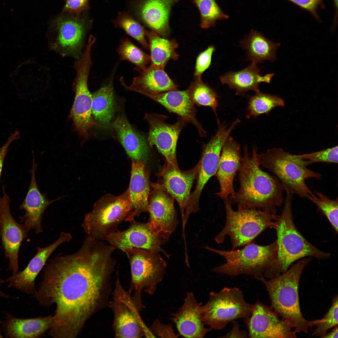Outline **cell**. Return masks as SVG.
Listing matches in <instances>:
<instances>
[{
    "mask_svg": "<svg viewBox=\"0 0 338 338\" xmlns=\"http://www.w3.org/2000/svg\"><path fill=\"white\" fill-rule=\"evenodd\" d=\"M233 327L231 330L221 338H248V333L244 330H240L239 325L237 321L233 322Z\"/></svg>",
    "mask_w": 338,
    "mask_h": 338,
    "instance_id": "cell-48",
    "label": "cell"
},
{
    "mask_svg": "<svg viewBox=\"0 0 338 338\" xmlns=\"http://www.w3.org/2000/svg\"><path fill=\"white\" fill-rule=\"evenodd\" d=\"M117 51L121 60L131 62L141 71L147 67L151 60L150 56L137 47L127 38L121 41Z\"/></svg>",
    "mask_w": 338,
    "mask_h": 338,
    "instance_id": "cell-39",
    "label": "cell"
},
{
    "mask_svg": "<svg viewBox=\"0 0 338 338\" xmlns=\"http://www.w3.org/2000/svg\"><path fill=\"white\" fill-rule=\"evenodd\" d=\"M53 25L51 49L62 56L79 59L88 28L86 20L79 15L62 13Z\"/></svg>",
    "mask_w": 338,
    "mask_h": 338,
    "instance_id": "cell-13",
    "label": "cell"
},
{
    "mask_svg": "<svg viewBox=\"0 0 338 338\" xmlns=\"http://www.w3.org/2000/svg\"><path fill=\"white\" fill-rule=\"evenodd\" d=\"M113 300L108 306L114 314L113 327L116 338H140L144 336L154 337L145 325L140 313L144 308L141 295L132 294L122 286L117 276L113 292Z\"/></svg>",
    "mask_w": 338,
    "mask_h": 338,
    "instance_id": "cell-9",
    "label": "cell"
},
{
    "mask_svg": "<svg viewBox=\"0 0 338 338\" xmlns=\"http://www.w3.org/2000/svg\"><path fill=\"white\" fill-rule=\"evenodd\" d=\"M338 146L310 153L296 155L303 159L308 160L313 163L317 162L336 163L338 162Z\"/></svg>",
    "mask_w": 338,
    "mask_h": 338,
    "instance_id": "cell-42",
    "label": "cell"
},
{
    "mask_svg": "<svg viewBox=\"0 0 338 338\" xmlns=\"http://www.w3.org/2000/svg\"><path fill=\"white\" fill-rule=\"evenodd\" d=\"M131 210L129 191L115 196L106 194L95 203L92 210L85 214L82 224L87 237L103 240L117 230Z\"/></svg>",
    "mask_w": 338,
    "mask_h": 338,
    "instance_id": "cell-8",
    "label": "cell"
},
{
    "mask_svg": "<svg viewBox=\"0 0 338 338\" xmlns=\"http://www.w3.org/2000/svg\"><path fill=\"white\" fill-rule=\"evenodd\" d=\"M6 282V280H4L2 278H0V298L8 299L9 297V295L3 292L1 290V287L2 284Z\"/></svg>",
    "mask_w": 338,
    "mask_h": 338,
    "instance_id": "cell-50",
    "label": "cell"
},
{
    "mask_svg": "<svg viewBox=\"0 0 338 338\" xmlns=\"http://www.w3.org/2000/svg\"><path fill=\"white\" fill-rule=\"evenodd\" d=\"M89 0H66L62 13L79 15L89 8Z\"/></svg>",
    "mask_w": 338,
    "mask_h": 338,
    "instance_id": "cell-45",
    "label": "cell"
},
{
    "mask_svg": "<svg viewBox=\"0 0 338 338\" xmlns=\"http://www.w3.org/2000/svg\"><path fill=\"white\" fill-rule=\"evenodd\" d=\"M37 164L34 156L32 168L29 171L31 179L28 190L19 209L25 211V213L19 217L20 223L23 224L29 230H34L36 234L43 231L41 221L44 213L49 206L53 202L62 198L59 197L53 200H49L45 194L39 191L36 180Z\"/></svg>",
    "mask_w": 338,
    "mask_h": 338,
    "instance_id": "cell-23",
    "label": "cell"
},
{
    "mask_svg": "<svg viewBox=\"0 0 338 338\" xmlns=\"http://www.w3.org/2000/svg\"><path fill=\"white\" fill-rule=\"evenodd\" d=\"M198 302L192 292L187 293L182 305L170 319L174 323L180 335L186 338H202L212 329L206 328L201 319Z\"/></svg>",
    "mask_w": 338,
    "mask_h": 338,
    "instance_id": "cell-24",
    "label": "cell"
},
{
    "mask_svg": "<svg viewBox=\"0 0 338 338\" xmlns=\"http://www.w3.org/2000/svg\"><path fill=\"white\" fill-rule=\"evenodd\" d=\"M215 50L213 46H210L198 55L196 60L194 73L196 77L201 76L204 72L209 67L213 54Z\"/></svg>",
    "mask_w": 338,
    "mask_h": 338,
    "instance_id": "cell-43",
    "label": "cell"
},
{
    "mask_svg": "<svg viewBox=\"0 0 338 338\" xmlns=\"http://www.w3.org/2000/svg\"><path fill=\"white\" fill-rule=\"evenodd\" d=\"M3 196L0 198V236L5 258L9 260L8 271H19L18 258L20 246L29 231L23 224L17 223L10 211V199L3 187Z\"/></svg>",
    "mask_w": 338,
    "mask_h": 338,
    "instance_id": "cell-16",
    "label": "cell"
},
{
    "mask_svg": "<svg viewBox=\"0 0 338 338\" xmlns=\"http://www.w3.org/2000/svg\"><path fill=\"white\" fill-rule=\"evenodd\" d=\"M225 204L226 221L224 227L215 238L218 243H223L227 236L231 240L232 250L253 242L268 228H272L278 216L257 209L238 208L234 211L229 198L223 200Z\"/></svg>",
    "mask_w": 338,
    "mask_h": 338,
    "instance_id": "cell-7",
    "label": "cell"
},
{
    "mask_svg": "<svg viewBox=\"0 0 338 338\" xmlns=\"http://www.w3.org/2000/svg\"><path fill=\"white\" fill-rule=\"evenodd\" d=\"M20 137L19 132L16 131L14 133L11 134L5 143L0 148V180L2 172L3 164L8 148L14 141L18 139Z\"/></svg>",
    "mask_w": 338,
    "mask_h": 338,
    "instance_id": "cell-47",
    "label": "cell"
},
{
    "mask_svg": "<svg viewBox=\"0 0 338 338\" xmlns=\"http://www.w3.org/2000/svg\"><path fill=\"white\" fill-rule=\"evenodd\" d=\"M284 106V100L279 96L260 91L256 92L255 95L249 96L247 118L252 116L256 118L263 114L268 115L274 108Z\"/></svg>",
    "mask_w": 338,
    "mask_h": 338,
    "instance_id": "cell-36",
    "label": "cell"
},
{
    "mask_svg": "<svg viewBox=\"0 0 338 338\" xmlns=\"http://www.w3.org/2000/svg\"><path fill=\"white\" fill-rule=\"evenodd\" d=\"M143 95L161 105L170 112L177 115L186 123L193 124L197 128L201 137L206 136V131L196 118L197 110L190 98L187 89Z\"/></svg>",
    "mask_w": 338,
    "mask_h": 338,
    "instance_id": "cell-25",
    "label": "cell"
},
{
    "mask_svg": "<svg viewBox=\"0 0 338 338\" xmlns=\"http://www.w3.org/2000/svg\"><path fill=\"white\" fill-rule=\"evenodd\" d=\"M260 165L272 172L286 193L309 199L315 194L306 183L309 178L320 180L321 175L307 167L313 163L302 159L280 148H273L258 154Z\"/></svg>",
    "mask_w": 338,
    "mask_h": 338,
    "instance_id": "cell-5",
    "label": "cell"
},
{
    "mask_svg": "<svg viewBox=\"0 0 338 338\" xmlns=\"http://www.w3.org/2000/svg\"><path fill=\"white\" fill-rule=\"evenodd\" d=\"M91 65V59L87 56L82 57L74 64L77 73L73 83L75 96L70 117L75 130L85 139L88 137L91 128L96 125L91 112L92 95L88 84Z\"/></svg>",
    "mask_w": 338,
    "mask_h": 338,
    "instance_id": "cell-12",
    "label": "cell"
},
{
    "mask_svg": "<svg viewBox=\"0 0 338 338\" xmlns=\"http://www.w3.org/2000/svg\"><path fill=\"white\" fill-rule=\"evenodd\" d=\"M131 180L128 188L130 211L125 220L130 222L144 212H147L151 183L144 163L132 161Z\"/></svg>",
    "mask_w": 338,
    "mask_h": 338,
    "instance_id": "cell-26",
    "label": "cell"
},
{
    "mask_svg": "<svg viewBox=\"0 0 338 338\" xmlns=\"http://www.w3.org/2000/svg\"><path fill=\"white\" fill-rule=\"evenodd\" d=\"M248 338H288L296 337L288 321L279 318L268 307L257 300L250 316L245 319Z\"/></svg>",
    "mask_w": 338,
    "mask_h": 338,
    "instance_id": "cell-18",
    "label": "cell"
},
{
    "mask_svg": "<svg viewBox=\"0 0 338 338\" xmlns=\"http://www.w3.org/2000/svg\"><path fill=\"white\" fill-rule=\"evenodd\" d=\"M321 337L322 338H338V326H335V328L329 333H326Z\"/></svg>",
    "mask_w": 338,
    "mask_h": 338,
    "instance_id": "cell-49",
    "label": "cell"
},
{
    "mask_svg": "<svg viewBox=\"0 0 338 338\" xmlns=\"http://www.w3.org/2000/svg\"><path fill=\"white\" fill-rule=\"evenodd\" d=\"M199 166V161L191 169L182 171L178 166L166 161L159 170L158 183L177 202L182 218L188 204L191 189L197 178Z\"/></svg>",
    "mask_w": 338,
    "mask_h": 338,
    "instance_id": "cell-20",
    "label": "cell"
},
{
    "mask_svg": "<svg viewBox=\"0 0 338 338\" xmlns=\"http://www.w3.org/2000/svg\"><path fill=\"white\" fill-rule=\"evenodd\" d=\"M226 139L224 134L217 132L208 143L203 144L199 161L197 184L194 191L191 194L185 210V219L188 220L192 213H196L200 209L199 202L201 194L209 179L216 172L221 151Z\"/></svg>",
    "mask_w": 338,
    "mask_h": 338,
    "instance_id": "cell-19",
    "label": "cell"
},
{
    "mask_svg": "<svg viewBox=\"0 0 338 338\" xmlns=\"http://www.w3.org/2000/svg\"><path fill=\"white\" fill-rule=\"evenodd\" d=\"M253 305L246 301L239 289L225 287L210 293L208 301L200 308L201 320L212 329L222 330L230 322L249 317Z\"/></svg>",
    "mask_w": 338,
    "mask_h": 338,
    "instance_id": "cell-10",
    "label": "cell"
},
{
    "mask_svg": "<svg viewBox=\"0 0 338 338\" xmlns=\"http://www.w3.org/2000/svg\"><path fill=\"white\" fill-rule=\"evenodd\" d=\"M72 238L69 233L61 232L58 239L44 248H38L36 254L22 271L13 273L6 280L8 287H13L23 293L34 294L37 292L35 285L37 276L42 270L48 258L60 245L69 242Z\"/></svg>",
    "mask_w": 338,
    "mask_h": 338,
    "instance_id": "cell-21",
    "label": "cell"
},
{
    "mask_svg": "<svg viewBox=\"0 0 338 338\" xmlns=\"http://www.w3.org/2000/svg\"><path fill=\"white\" fill-rule=\"evenodd\" d=\"M126 229L117 231L106 237V241L115 249L124 252L134 248L145 249L156 253H163L169 258L170 255L162 246L167 241L154 232L148 223L139 222L135 220L129 222Z\"/></svg>",
    "mask_w": 338,
    "mask_h": 338,
    "instance_id": "cell-15",
    "label": "cell"
},
{
    "mask_svg": "<svg viewBox=\"0 0 338 338\" xmlns=\"http://www.w3.org/2000/svg\"><path fill=\"white\" fill-rule=\"evenodd\" d=\"M112 126L119 141L132 161L144 163L149 151L144 137L133 128L124 115L117 117Z\"/></svg>",
    "mask_w": 338,
    "mask_h": 338,
    "instance_id": "cell-30",
    "label": "cell"
},
{
    "mask_svg": "<svg viewBox=\"0 0 338 338\" xmlns=\"http://www.w3.org/2000/svg\"><path fill=\"white\" fill-rule=\"evenodd\" d=\"M177 0H143L138 14L145 24L162 37L169 33V18L172 5Z\"/></svg>",
    "mask_w": 338,
    "mask_h": 338,
    "instance_id": "cell-31",
    "label": "cell"
},
{
    "mask_svg": "<svg viewBox=\"0 0 338 338\" xmlns=\"http://www.w3.org/2000/svg\"><path fill=\"white\" fill-rule=\"evenodd\" d=\"M315 195L309 200L317 206L327 218L332 227L337 233L338 228V198L332 200L323 193L316 191Z\"/></svg>",
    "mask_w": 338,
    "mask_h": 338,
    "instance_id": "cell-40",
    "label": "cell"
},
{
    "mask_svg": "<svg viewBox=\"0 0 338 338\" xmlns=\"http://www.w3.org/2000/svg\"><path fill=\"white\" fill-rule=\"evenodd\" d=\"M261 69L257 64L252 63L247 67L237 71H231L219 77L223 85L227 84L230 89L236 91V95L244 96L245 93L253 90L256 93L260 91L259 84L262 82L271 83L273 73L262 76Z\"/></svg>",
    "mask_w": 338,
    "mask_h": 338,
    "instance_id": "cell-29",
    "label": "cell"
},
{
    "mask_svg": "<svg viewBox=\"0 0 338 338\" xmlns=\"http://www.w3.org/2000/svg\"><path fill=\"white\" fill-rule=\"evenodd\" d=\"M242 160L240 145L229 136L222 148L215 174L220 185V191L216 194L223 200L229 198L231 201L234 197V179Z\"/></svg>",
    "mask_w": 338,
    "mask_h": 338,
    "instance_id": "cell-22",
    "label": "cell"
},
{
    "mask_svg": "<svg viewBox=\"0 0 338 338\" xmlns=\"http://www.w3.org/2000/svg\"><path fill=\"white\" fill-rule=\"evenodd\" d=\"M168 117L155 113H146L144 118L149 126L147 141L151 146H155L165 158L166 161L178 166L176 147L179 135L186 122L179 117L172 124L166 122Z\"/></svg>",
    "mask_w": 338,
    "mask_h": 338,
    "instance_id": "cell-17",
    "label": "cell"
},
{
    "mask_svg": "<svg viewBox=\"0 0 338 338\" xmlns=\"http://www.w3.org/2000/svg\"><path fill=\"white\" fill-rule=\"evenodd\" d=\"M146 36L149 42L152 64L164 69L169 60L178 59L179 55L176 49L178 44L176 40L161 37L153 31H146Z\"/></svg>",
    "mask_w": 338,
    "mask_h": 338,
    "instance_id": "cell-33",
    "label": "cell"
},
{
    "mask_svg": "<svg viewBox=\"0 0 338 338\" xmlns=\"http://www.w3.org/2000/svg\"><path fill=\"white\" fill-rule=\"evenodd\" d=\"M206 249L223 257L226 262L213 269L218 273L230 276L246 274L260 281L264 274L276 260L278 250L276 240L267 245L253 242L240 249L224 250L205 246Z\"/></svg>",
    "mask_w": 338,
    "mask_h": 338,
    "instance_id": "cell-6",
    "label": "cell"
},
{
    "mask_svg": "<svg viewBox=\"0 0 338 338\" xmlns=\"http://www.w3.org/2000/svg\"><path fill=\"white\" fill-rule=\"evenodd\" d=\"M2 337H3V336H2V335L1 334V332H0V338H2Z\"/></svg>",
    "mask_w": 338,
    "mask_h": 338,
    "instance_id": "cell-51",
    "label": "cell"
},
{
    "mask_svg": "<svg viewBox=\"0 0 338 338\" xmlns=\"http://www.w3.org/2000/svg\"><path fill=\"white\" fill-rule=\"evenodd\" d=\"M194 1L200 13V26L202 28L208 29L214 27L217 21L229 18L223 11L216 0Z\"/></svg>",
    "mask_w": 338,
    "mask_h": 338,
    "instance_id": "cell-37",
    "label": "cell"
},
{
    "mask_svg": "<svg viewBox=\"0 0 338 338\" xmlns=\"http://www.w3.org/2000/svg\"><path fill=\"white\" fill-rule=\"evenodd\" d=\"M311 258L298 260L285 272L274 278L266 280L264 278L260 281L269 294L270 308L279 318L288 322L296 333H306L315 323V320L309 321L303 317L299 298L300 278Z\"/></svg>",
    "mask_w": 338,
    "mask_h": 338,
    "instance_id": "cell-4",
    "label": "cell"
},
{
    "mask_svg": "<svg viewBox=\"0 0 338 338\" xmlns=\"http://www.w3.org/2000/svg\"><path fill=\"white\" fill-rule=\"evenodd\" d=\"M190 98L195 105L210 107L215 113L217 119V108L218 105V93L208 84L204 83L201 76L196 77L187 89Z\"/></svg>",
    "mask_w": 338,
    "mask_h": 338,
    "instance_id": "cell-35",
    "label": "cell"
},
{
    "mask_svg": "<svg viewBox=\"0 0 338 338\" xmlns=\"http://www.w3.org/2000/svg\"><path fill=\"white\" fill-rule=\"evenodd\" d=\"M152 188L148 199L147 222L156 233L168 241L179 223L174 198L158 182L151 183Z\"/></svg>",
    "mask_w": 338,
    "mask_h": 338,
    "instance_id": "cell-14",
    "label": "cell"
},
{
    "mask_svg": "<svg viewBox=\"0 0 338 338\" xmlns=\"http://www.w3.org/2000/svg\"><path fill=\"white\" fill-rule=\"evenodd\" d=\"M257 149L253 146L252 155H250L247 146L243 147V156L238 171L240 187L231 202L237 203L238 208L258 209L276 214V208L284 202V190L276 177L260 168Z\"/></svg>",
    "mask_w": 338,
    "mask_h": 338,
    "instance_id": "cell-2",
    "label": "cell"
},
{
    "mask_svg": "<svg viewBox=\"0 0 338 338\" xmlns=\"http://www.w3.org/2000/svg\"><path fill=\"white\" fill-rule=\"evenodd\" d=\"M4 319L1 323L2 331L6 337L37 338L51 327L53 315L30 319L16 318L9 313H5Z\"/></svg>",
    "mask_w": 338,
    "mask_h": 338,
    "instance_id": "cell-28",
    "label": "cell"
},
{
    "mask_svg": "<svg viewBox=\"0 0 338 338\" xmlns=\"http://www.w3.org/2000/svg\"><path fill=\"white\" fill-rule=\"evenodd\" d=\"M241 47L247 51L248 59L255 64L265 60H276V51L279 43L270 40L254 29L240 42Z\"/></svg>",
    "mask_w": 338,
    "mask_h": 338,
    "instance_id": "cell-32",
    "label": "cell"
},
{
    "mask_svg": "<svg viewBox=\"0 0 338 338\" xmlns=\"http://www.w3.org/2000/svg\"><path fill=\"white\" fill-rule=\"evenodd\" d=\"M115 249L86 237L75 253L49 261L34 296L43 305H55L52 337H76L92 315L108 306Z\"/></svg>",
    "mask_w": 338,
    "mask_h": 338,
    "instance_id": "cell-1",
    "label": "cell"
},
{
    "mask_svg": "<svg viewBox=\"0 0 338 338\" xmlns=\"http://www.w3.org/2000/svg\"><path fill=\"white\" fill-rule=\"evenodd\" d=\"M113 23L116 27L123 29L145 48H149L145 38L146 31L144 27L129 13L125 11L119 13Z\"/></svg>",
    "mask_w": 338,
    "mask_h": 338,
    "instance_id": "cell-38",
    "label": "cell"
},
{
    "mask_svg": "<svg viewBox=\"0 0 338 338\" xmlns=\"http://www.w3.org/2000/svg\"><path fill=\"white\" fill-rule=\"evenodd\" d=\"M338 296H335L333 298L330 307L324 317L320 320H316L315 326L316 328L312 336L321 337L326 333L328 330L338 325Z\"/></svg>",
    "mask_w": 338,
    "mask_h": 338,
    "instance_id": "cell-41",
    "label": "cell"
},
{
    "mask_svg": "<svg viewBox=\"0 0 338 338\" xmlns=\"http://www.w3.org/2000/svg\"><path fill=\"white\" fill-rule=\"evenodd\" d=\"M310 13L317 20L320 18L317 13L318 7L322 5L323 0H288Z\"/></svg>",
    "mask_w": 338,
    "mask_h": 338,
    "instance_id": "cell-46",
    "label": "cell"
},
{
    "mask_svg": "<svg viewBox=\"0 0 338 338\" xmlns=\"http://www.w3.org/2000/svg\"><path fill=\"white\" fill-rule=\"evenodd\" d=\"M91 112L95 119L102 125L107 126L115 111L112 84L110 83L92 94Z\"/></svg>",
    "mask_w": 338,
    "mask_h": 338,
    "instance_id": "cell-34",
    "label": "cell"
},
{
    "mask_svg": "<svg viewBox=\"0 0 338 338\" xmlns=\"http://www.w3.org/2000/svg\"><path fill=\"white\" fill-rule=\"evenodd\" d=\"M292 195L286 193L284 207L274 222L278 247L276 259L264 272V277L274 278L286 271L295 261L305 258L326 259L330 253L323 251L309 242L296 227L293 220Z\"/></svg>",
    "mask_w": 338,
    "mask_h": 338,
    "instance_id": "cell-3",
    "label": "cell"
},
{
    "mask_svg": "<svg viewBox=\"0 0 338 338\" xmlns=\"http://www.w3.org/2000/svg\"><path fill=\"white\" fill-rule=\"evenodd\" d=\"M130 265L131 279L128 291L152 295L166 272V262L159 253L134 248L125 252Z\"/></svg>",
    "mask_w": 338,
    "mask_h": 338,
    "instance_id": "cell-11",
    "label": "cell"
},
{
    "mask_svg": "<svg viewBox=\"0 0 338 338\" xmlns=\"http://www.w3.org/2000/svg\"><path fill=\"white\" fill-rule=\"evenodd\" d=\"M120 80L122 85L128 90L142 94H154L177 90L178 86L170 78L164 69L152 64L135 77L130 85L125 84L123 78Z\"/></svg>",
    "mask_w": 338,
    "mask_h": 338,
    "instance_id": "cell-27",
    "label": "cell"
},
{
    "mask_svg": "<svg viewBox=\"0 0 338 338\" xmlns=\"http://www.w3.org/2000/svg\"><path fill=\"white\" fill-rule=\"evenodd\" d=\"M149 329L154 335L161 338H177L179 336L174 333L171 324L161 323L159 318L154 320Z\"/></svg>",
    "mask_w": 338,
    "mask_h": 338,
    "instance_id": "cell-44",
    "label": "cell"
}]
</instances>
